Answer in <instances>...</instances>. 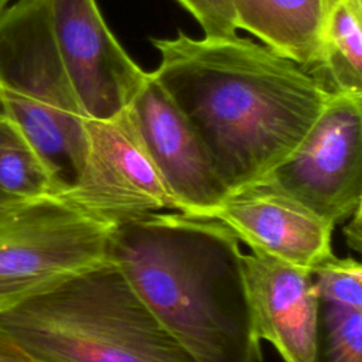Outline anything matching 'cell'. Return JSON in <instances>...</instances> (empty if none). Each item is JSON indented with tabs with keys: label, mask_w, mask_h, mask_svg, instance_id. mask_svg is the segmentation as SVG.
<instances>
[{
	"label": "cell",
	"mask_w": 362,
	"mask_h": 362,
	"mask_svg": "<svg viewBox=\"0 0 362 362\" xmlns=\"http://www.w3.org/2000/svg\"><path fill=\"white\" fill-rule=\"evenodd\" d=\"M151 72L188 119L229 192L264 180L329 96L305 66L249 38H151Z\"/></svg>",
	"instance_id": "6da1fadb"
},
{
	"label": "cell",
	"mask_w": 362,
	"mask_h": 362,
	"mask_svg": "<svg viewBox=\"0 0 362 362\" xmlns=\"http://www.w3.org/2000/svg\"><path fill=\"white\" fill-rule=\"evenodd\" d=\"M243 255L218 219L154 211L115 225L107 260L192 362H262Z\"/></svg>",
	"instance_id": "7a4b0ae2"
},
{
	"label": "cell",
	"mask_w": 362,
	"mask_h": 362,
	"mask_svg": "<svg viewBox=\"0 0 362 362\" xmlns=\"http://www.w3.org/2000/svg\"><path fill=\"white\" fill-rule=\"evenodd\" d=\"M34 362H192L109 260L0 314Z\"/></svg>",
	"instance_id": "3957f363"
},
{
	"label": "cell",
	"mask_w": 362,
	"mask_h": 362,
	"mask_svg": "<svg viewBox=\"0 0 362 362\" xmlns=\"http://www.w3.org/2000/svg\"><path fill=\"white\" fill-rule=\"evenodd\" d=\"M0 113L23 132L65 192L85 163L86 116L54 41L49 0H14L0 13Z\"/></svg>",
	"instance_id": "277c9868"
},
{
	"label": "cell",
	"mask_w": 362,
	"mask_h": 362,
	"mask_svg": "<svg viewBox=\"0 0 362 362\" xmlns=\"http://www.w3.org/2000/svg\"><path fill=\"white\" fill-rule=\"evenodd\" d=\"M113 228L64 194L28 201L0 228V314L107 262Z\"/></svg>",
	"instance_id": "5b68a950"
},
{
	"label": "cell",
	"mask_w": 362,
	"mask_h": 362,
	"mask_svg": "<svg viewBox=\"0 0 362 362\" xmlns=\"http://www.w3.org/2000/svg\"><path fill=\"white\" fill-rule=\"evenodd\" d=\"M266 178L334 226L362 208V95L332 93L301 143Z\"/></svg>",
	"instance_id": "8992f818"
},
{
	"label": "cell",
	"mask_w": 362,
	"mask_h": 362,
	"mask_svg": "<svg viewBox=\"0 0 362 362\" xmlns=\"http://www.w3.org/2000/svg\"><path fill=\"white\" fill-rule=\"evenodd\" d=\"M86 157L64 192L88 212L113 225L154 211H177L126 107L109 119H88Z\"/></svg>",
	"instance_id": "52a82bcc"
},
{
	"label": "cell",
	"mask_w": 362,
	"mask_h": 362,
	"mask_svg": "<svg viewBox=\"0 0 362 362\" xmlns=\"http://www.w3.org/2000/svg\"><path fill=\"white\" fill-rule=\"evenodd\" d=\"M54 41L72 90L88 119L123 112L148 72L109 30L96 0H49Z\"/></svg>",
	"instance_id": "ba28073f"
},
{
	"label": "cell",
	"mask_w": 362,
	"mask_h": 362,
	"mask_svg": "<svg viewBox=\"0 0 362 362\" xmlns=\"http://www.w3.org/2000/svg\"><path fill=\"white\" fill-rule=\"evenodd\" d=\"M127 109L177 211L212 218L229 191L197 132L151 72Z\"/></svg>",
	"instance_id": "9c48e42d"
},
{
	"label": "cell",
	"mask_w": 362,
	"mask_h": 362,
	"mask_svg": "<svg viewBox=\"0 0 362 362\" xmlns=\"http://www.w3.org/2000/svg\"><path fill=\"white\" fill-rule=\"evenodd\" d=\"M252 252L311 272L334 255V225L270 178L228 194L212 216Z\"/></svg>",
	"instance_id": "30bf717a"
},
{
	"label": "cell",
	"mask_w": 362,
	"mask_h": 362,
	"mask_svg": "<svg viewBox=\"0 0 362 362\" xmlns=\"http://www.w3.org/2000/svg\"><path fill=\"white\" fill-rule=\"evenodd\" d=\"M257 337L284 362H317L318 297L313 273L262 253L243 255Z\"/></svg>",
	"instance_id": "8fae6325"
},
{
	"label": "cell",
	"mask_w": 362,
	"mask_h": 362,
	"mask_svg": "<svg viewBox=\"0 0 362 362\" xmlns=\"http://www.w3.org/2000/svg\"><path fill=\"white\" fill-rule=\"evenodd\" d=\"M238 25L262 44L311 69L320 54L322 0H232Z\"/></svg>",
	"instance_id": "7c38bea8"
},
{
	"label": "cell",
	"mask_w": 362,
	"mask_h": 362,
	"mask_svg": "<svg viewBox=\"0 0 362 362\" xmlns=\"http://www.w3.org/2000/svg\"><path fill=\"white\" fill-rule=\"evenodd\" d=\"M311 71L331 93L362 95V13L334 7L324 18L320 54Z\"/></svg>",
	"instance_id": "4fadbf2b"
},
{
	"label": "cell",
	"mask_w": 362,
	"mask_h": 362,
	"mask_svg": "<svg viewBox=\"0 0 362 362\" xmlns=\"http://www.w3.org/2000/svg\"><path fill=\"white\" fill-rule=\"evenodd\" d=\"M0 192L33 201L64 188L23 132L0 113Z\"/></svg>",
	"instance_id": "5bb4252c"
},
{
	"label": "cell",
	"mask_w": 362,
	"mask_h": 362,
	"mask_svg": "<svg viewBox=\"0 0 362 362\" xmlns=\"http://www.w3.org/2000/svg\"><path fill=\"white\" fill-rule=\"evenodd\" d=\"M317 362H362V297H318Z\"/></svg>",
	"instance_id": "9a60e30c"
},
{
	"label": "cell",
	"mask_w": 362,
	"mask_h": 362,
	"mask_svg": "<svg viewBox=\"0 0 362 362\" xmlns=\"http://www.w3.org/2000/svg\"><path fill=\"white\" fill-rule=\"evenodd\" d=\"M199 24L204 37H238V17L232 0H177Z\"/></svg>",
	"instance_id": "2e32d148"
},
{
	"label": "cell",
	"mask_w": 362,
	"mask_h": 362,
	"mask_svg": "<svg viewBox=\"0 0 362 362\" xmlns=\"http://www.w3.org/2000/svg\"><path fill=\"white\" fill-rule=\"evenodd\" d=\"M362 208L356 209L348 219L346 225L344 226V233L346 238V243L354 249L356 253H361V243H362Z\"/></svg>",
	"instance_id": "e0dca14e"
},
{
	"label": "cell",
	"mask_w": 362,
	"mask_h": 362,
	"mask_svg": "<svg viewBox=\"0 0 362 362\" xmlns=\"http://www.w3.org/2000/svg\"><path fill=\"white\" fill-rule=\"evenodd\" d=\"M0 362H34L18 345L0 332Z\"/></svg>",
	"instance_id": "ac0fdd59"
},
{
	"label": "cell",
	"mask_w": 362,
	"mask_h": 362,
	"mask_svg": "<svg viewBox=\"0 0 362 362\" xmlns=\"http://www.w3.org/2000/svg\"><path fill=\"white\" fill-rule=\"evenodd\" d=\"M28 201L17 199L0 192V228H3Z\"/></svg>",
	"instance_id": "d6986e66"
},
{
	"label": "cell",
	"mask_w": 362,
	"mask_h": 362,
	"mask_svg": "<svg viewBox=\"0 0 362 362\" xmlns=\"http://www.w3.org/2000/svg\"><path fill=\"white\" fill-rule=\"evenodd\" d=\"M324 4V18L337 6H349L356 11L362 13V0H322Z\"/></svg>",
	"instance_id": "ffe728a7"
},
{
	"label": "cell",
	"mask_w": 362,
	"mask_h": 362,
	"mask_svg": "<svg viewBox=\"0 0 362 362\" xmlns=\"http://www.w3.org/2000/svg\"><path fill=\"white\" fill-rule=\"evenodd\" d=\"M14 0H0V13L8 6V4H11Z\"/></svg>",
	"instance_id": "44dd1931"
}]
</instances>
